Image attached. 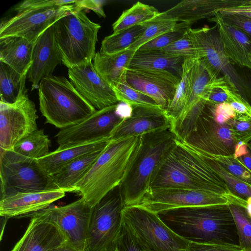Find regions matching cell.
Listing matches in <instances>:
<instances>
[{
	"mask_svg": "<svg viewBox=\"0 0 251 251\" xmlns=\"http://www.w3.org/2000/svg\"><path fill=\"white\" fill-rule=\"evenodd\" d=\"M158 214L174 231L189 241L239 245L228 203L180 208Z\"/></svg>",
	"mask_w": 251,
	"mask_h": 251,
	"instance_id": "obj_1",
	"label": "cell"
},
{
	"mask_svg": "<svg viewBox=\"0 0 251 251\" xmlns=\"http://www.w3.org/2000/svg\"><path fill=\"white\" fill-rule=\"evenodd\" d=\"M176 139L171 128L140 136L136 152L119 185L124 207L139 204L150 192L158 170Z\"/></svg>",
	"mask_w": 251,
	"mask_h": 251,
	"instance_id": "obj_2",
	"label": "cell"
},
{
	"mask_svg": "<svg viewBox=\"0 0 251 251\" xmlns=\"http://www.w3.org/2000/svg\"><path fill=\"white\" fill-rule=\"evenodd\" d=\"M140 136L110 140L75 192L91 208L109 192L119 185L136 152Z\"/></svg>",
	"mask_w": 251,
	"mask_h": 251,
	"instance_id": "obj_3",
	"label": "cell"
},
{
	"mask_svg": "<svg viewBox=\"0 0 251 251\" xmlns=\"http://www.w3.org/2000/svg\"><path fill=\"white\" fill-rule=\"evenodd\" d=\"M210 163L207 155L176 139L158 170L151 189L179 188L214 192Z\"/></svg>",
	"mask_w": 251,
	"mask_h": 251,
	"instance_id": "obj_4",
	"label": "cell"
},
{
	"mask_svg": "<svg viewBox=\"0 0 251 251\" xmlns=\"http://www.w3.org/2000/svg\"><path fill=\"white\" fill-rule=\"evenodd\" d=\"M38 96L40 110L46 123L60 129L80 123L97 110L63 76L44 78Z\"/></svg>",
	"mask_w": 251,
	"mask_h": 251,
	"instance_id": "obj_5",
	"label": "cell"
},
{
	"mask_svg": "<svg viewBox=\"0 0 251 251\" xmlns=\"http://www.w3.org/2000/svg\"><path fill=\"white\" fill-rule=\"evenodd\" d=\"M62 64L68 68L92 62L101 26L92 22L83 10L72 12L53 25Z\"/></svg>",
	"mask_w": 251,
	"mask_h": 251,
	"instance_id": "obj_6",
	"label": "cell"
},
{
	"mask_svg": "<svg viewBox=\"0 0 251 251\" xmlns=\"http://www.w3.org/2000/svg\"><path fill=\"white\" fill-rule=\"evenodd\" d=\"M122 224L150 251H188L189 241L154 213L140 205L124 206Z\"/></svg>",
	"mask_w": 251,
	"mask_h": 251,
	"instance_id": "obj_7",
	"label": "cell"
},
{
	"mask_svg": "<svg viewBox=\"0 0 251 251\" xmlns=\"http://www.w3.org/2000/svg\"><path fill=\"white\" fill-rule=\"evenodd\" d=\"M0 199L20 192L57 189L37 159L0 150Z\"/></svg>",
	"mask_w": 251,
	"mask_h": 251,
	"instance_id": "obj_8",
	"label": "cell"
},
{
	"mask_svg": "<svg viewBox=\"0 0 251 251\" xmlns=\"http://www.w3.org/2000/svg\"><path fill=\"white\" fill-rule=\"evenodd\" d=\"M132 109L130 105L119 102L96 110L76 125L60 129L55 136L58 145L57 150L110 139L112 131L130 116Z\"/></svg>",
	"mask_w": 251,
	"mask_h": 251,
	"instance_id": "obj_9",
	"label": "cell"
},
{
	"mask_svg": "<svg viewBox=\"0 0 251 251\" xmlns=\"http://www.w3.org/2000/svg\"><path fill=\"white\" fill-rule=\"evenodd\" d=\"M78 2L77 0L74 4L53 6L30 5L21 2L16 7L17 14L14 16L1 22L0 38L16 36L34 43L59 19L75 11L83 10Z\"/></svg>",
	"mask_w": 251,
	"mask_h": 251,
	"instance_id": "obj_10",
	"label": "cell"
},
{
	"mask_svg": "<svg viewBox=\"0 0 251 251\" xmlns=\"http://www.w3.org/2000/svg\"><path fill=\"white\" fill-rule=\"evenodd\" d=\"M124 207L119 185L93 208L85 251H111L123 228Z\"/></svg>",
	"mask_w": 251,
	"mask_h": 251,
	"instance_id": "obj_11",
	"label": "cell"
},
{
	"mask_svg": "<svg viewBox=\"0 0 251 251\" xmlns=\"http://www.w3.org/2000/svg\"><path fill=\"white\" fill-rule=\"evenodd\" d=\"M188 32L195 43L200 59L224 76L231 89L244 99L249 92V86L225 54L216 25L189 28Z\"/></svg>",
	"mask_w": 251,
	"mask_h": 251,
	"instance_id": "obj_12",
	"label": "cell"
},
{
	"mask_svg": "<svg viewBox=\"0 0 251 251\" xmlns=\"http://www.w3.org/2000/svg\"><path fill=\"white\" fill-rule=\"evenodd\" d=\"M92 211L80 198L63 206L50 205L23 218L36 216L56 224L77 250L85 251Z\"/></svg>",
	"mask_w": 251,
	"mask_h": 251,
	"instance_id": "obj_13",
	"label": "cell"
},
{
	"mask_svg": "<svg viewBox=\"0 0 251 251\" xmlns=\"http://www.w3.org/2000/svg\"><path fill=\"white\" fill-rule=\"evenodd\" d=\"M217 88L231 89L224 76L202 60L195 59L192 69L187 103L171 128L176 130L182 129L192 123L204 108L212 91Z\"/></svg>",
	"mask_w": 251,
	"mask_h": 251,
	"instance_id": "obj_14",
	"label": "cell"
},
{
	"mask_svg": "<svg viewBox=\"0 0 251 251\" xmlns=\"http://www.w3.org/2000/svg\"><path fill=\"white\" fill-rule=\"evenodd\" d=\"M34 102L28 95L9 104L0 102V149L12 150L20 140L38 129Z\"/></svg>",
	"mask_w": 251,
	"mask_h": 251,
	"instance_id": "obj_15",
	"label": "cell"
},
{
	"mask_svg": "<svg viewBox=\"0 0 251 251\" xmlns=\"http://www.w3.org/2000/svg\"><path fill=\"white\" fill-rule=\"evenodd\" d=\"M228 200L208 191L179 188L151 189L139 204L154 213L185 207L227 204Z\"/></svg>",
	"mask_w": 251,
	"mask_h": 251,
	"instance_id": "obj_16",
	"label": "cell"
},
{
	"mask_svg": "<svg viewBox=\"0 0 251 251\" xmlns=\"http://www.w3.org/2000/svg\"><path fill=\"white\" fill-rule=\"evenodd\" d=\"M126 80L131 87L153 99L165 110L175 96L180 78L167 70L129 68Z\"/></svg>",
	"mask_w": 251,
	"mask_h": 251,
	"instance_id": "obj_17",
	"label": "cell"
},
{
	"mask_svg": "<svg viewBox=\"0 0 251 251\" xmlns=\"http://www.w3.org/2000/svg\"><path fill=\"white\" fill-rule=\"evenodd\" d=\"M70 82L97 110L119 102L113 88L98 73L92 62L68 68Z\"/></svg>",
	"mask_w": 251,
	"mask_h": 251,
	"instance_id": "obj_18",
	"label": "cell"
},
{
	"mask_svg": "<svg viewBox=\"0 0 251 251\" xmlns=\"http://www.w3.org/2000/svg\"><path fill=\"white\" fill-rule=\"evenodd\" d=\"M130 116L112 131L110 139L138 136L171 128L165 110L159 106H132Z\"/></svg>",
	"mask_w": 251,
	"mask_h": 251,
	"instance_id": "obj_19",
	"label": "cell"
},
{
	"mask_svg": "<svg viewBox=\"0 0 251 251\" xmlns=\"http://www.w3.org/2000/svg\"><path fill=\"white\" fill-rule=\"evenodd\" d=\"M32 64L27 73L31 91L38 89L41 81L51 75L57 65L62 64L51 25L42 33L34 43Z\"/></svg>",
	"mask_w": 251,
	"mask_h": 251,
	"instance_id": "obj_20",
	"label": "cell"
},
{
	"mask_svg": "<svg viewBox=\"0 0 251 251\" xmlns=\"http://www.w3.org/2000/svg\"><path fill=\"white\" fill-rule=\"evenodd\" d=\"M22 238L11 251H50L69 241L56 224L32 216Z\"/></svg>",
	"mask_w": 251,
	"mask_h": 251,
	"instance_id": "obj_21",
	"label": "cell"
},
{
	"mask_svg": "<svg viewBox=\"0 0 251 251\" xmlns=\"http://www.w3.org/2000/svg\"><path fill=\"white\" fill-rule=\"evenodd\" d=\"M245 0H184L153 19L166 20L192 25L203 19H210L219 11L239 5Z\"/></svg>",
	"mask_w": 251,
	"mask_h": 251,
	"instance_id": "obj_22",
	"label": "cell"
},
{
	"mask_svg": "<svg viewBox=\"0 0 251 251\" xmlns=\"http://www.w3.org/2000/svg\"><path fill=\"white\" fill-rule=\"evenodd\" d=\"M65 196V192L59 189L17 193L0 199V216L22 218L49 207Z\"/></svg>",
	"mask_w": 251,
	"mask_h": 251,
	"instance_id": "obj_23",
	"label": "cell"
},
{
	"mask_svg": "<svg viewBox=\"0 0 251 251\" xmlns=\"http://www.w3.org/2000/svg\"><path fill=\"white\" fill-rule=\"evenodd\" d=\"M208 20L216 23L223 49L231 61L251 69L249 58L251 38L236 26L225 22L217 13Z\"/></svg>",
	"mask_w": 251,
	"mask_h": 251,
	"instance_id": "obj_24",
	"label": "cell"
},
{
	"mask_svg": "<svg viewBox=\"0 0 251 251\" xmlns=\"http://www.w3.org/2000/svg\"><path fill=\"white\" fill-rule=\"evenodd\" d=\"M34 45L19 36L0 38V62L6 64L21 75H27L32 64Z\"/></svg>",
	"mask_w": 251,
	"mask_h": 251,
	"instance_id": "obj_25",
	"label": "cell"
},
{
	"mask_svg": "<svg viewBox=\"0 0 251 251\" xmlns=\"http://www.w3.org/2000/svg\"><path fill=\"white\" fill-rule=\"evenodd\" d=\"M135 51L127 50L114 54L97 52L93 65L100 75L113 88L126 78L127 70Z\"/></svg>",
	"mask_w": 251,
	"mask_h": 251,
	"instance_id": "obj_26",
	"label": "cell"
},
{
	"mask_svg": "<svg viewBox=\"0 0 251 251\" xmlns=\"http://www.w3.org/2000/svg\"><path fill=\"white\" fill-rule=\"evenodd\" d=\"M104 149L82 156L51 175L56 188L65 193L75 192L76 184L85 176Z\"/></svg>",
	"mask_w": 251,
	"mask_h": 251,
	"instance_id": "obj_27",
	"label": "cell"
},
{
	"mask_svg": "<svg viewBox=\"0 0 251 251\" xmlns=\"http://www.w3.org/2000/svg\"><path fill=\"white\" fill-rule=\"evenodd\" d=\"M110 139L79 145L65 149L56 150L38 160L45 171L51 176L65 165L85 154L104 149Z\"/></svg>",
	"mask_w": 251,
	"mask_h": 251,
	"instance_id": "obj_28",
	"label": "cell"
},
{
	"mask_svg": "<svg viewBox=\"0 0 251 251\" xmlns=\"http://www.w3.org/2000/svg\"><path fill=\"white\" fill-rule=\"evenodd\" d=\"M185 59L161 50H137L132 57L129 68L175 71L180 78Z\"/></svg>",
	"mask_w": 251,
	"mask_h": 251,
	"instance_id": "obj_29",
	"label": "cell"
},
{
	"mask_svg": "<svg viewBox=\"0 0 251 251\" xmlns=\"http://www.w3.org/2000/svg\"><path fill=\"white\" fill-rule=\"evenodd\" d=\"M27 74L21 75L6 64L0 62V102L11 104L27 95Z\"/></svg>",
	"mask_w": 251,
	"mask_h": 251,
	"instance_id": "obj_30",
	"label": "cell"
},
{
	"mask_svg": "<svg viewBox=\"0 0 251 251\" xmlns=\"http://www.w3.org/2000/svg\"><path fill=\"white\" fill-rule=\"evenodd\" d=\"M195 59H185L182 65L180 80L175 96L165 110L172 126L179 119L187 103L190 94L192 69Z\"/></svg>",
	"mask_w": 251,
	"mask_h": 251,
	"instance_id": "obj_31",
	"label": "cell"
},
{
	"mask_svg": "<svg viewBox=\"0 0 251 251\" xmlns=\"http://www.w3.org/2000/svg\"><path fill=\"white\" fill-rule=\"evenodd\" d=\"M160 12L154 6L137 1L123 11L112 25L113 33L142 25L156 17Z\"/></svg>",
	"mask_w": 251,
	"mask_h": 251,
	"instance_id": "obj_32",
	"label": "cell"
},
{
	"mask_svg": "<svg viewBox=\"0 0 251 251\" xmlns=\"http://www.w3.org/2000/svg\"><path fill=\"white\" fill-rule=\"evenodd\" d=\"M146 28L145 24L136 25L105 37L100 51L114 54L125 51L141 36Z\"/></svg>",
	"mask_w": 251,
	"mask_h": 251,
	"instance_id": "obj_33",
	"label": "cell"
},
{
	"mask_svg": "<svg viewBox=\"0 0 251 251\" xmlns=\"http://www.w3.org/2000/svg\"><path fill=\"white\" fill-rule=\"evenodd\" d=\"M50 143L44 130L37 129L19 141L12 150L23 156L39 159L50 152Z\"/></svg>",
	"mask_w": 251,
	"mask_h": 251,
	"instance_id": "obj_34",
	"label": "cell"
},
{
	"mask_svg": "<svg viewBox=\"0 0 251 251\" xmlns=\"http://www.w3.org/2000/svg\"><path fill=\"white\" fill-rule=\"evenodd\" d=\"M228 205L236 226L239 246L243 251H251V217L246 207L235 202H229Z\"/></svg>",
	"mask_w": 251,
	"mask_h": 251,
	"instance_id": "obj_35",
	"label": "cell"
},
{
	"mask_svg": "<svg viewBox=\"0 0 251 251\" xmlns=\"http://www.w3.org/2000/svg\"><path fill=\"white\" fill-rule=\"evenodd\" d=\"M144 24L146 25L145 31L128 50L136 51L146 43L164 33L176 29L180 26L181 23L177 24L170 20L152 19Z\"/></svg>",
	"mask_w": 251,
	"mask_h": 251,
	"instance_id": "obj_36",
	"label": "cell"
},
{
	"mask_svg": "<svg viewBox=\"0 0 251 251\" xmlns=\"http://www.w3.org/2000/svg\"><path fill=\"white\" fill-rule=\"evenodd\" d=\"M113 89L119 102L131 106H159L153 99L131 87L126 78Z\"/></svg>",
	"mask_w": 251,
	"mask_h": 251,
	"instance_id": "obj_37",
	"label": "cell"
},
{
	"mask_svg": "<svg viewBox=\"0 0 251 251\" xmlns=\"http://www.w3.org/2000/svg\"><path fill=\"white\" fill-rule=\"evenodd\" d=\"M192 25L181 23L180 26L175 30L164 33L142 46L137 50L151 51L162 50L179 39L187 32Z\"/></svg>",
	"mask_w": 251,
	"mask_h": 251,
	"instance_id": "obj_38",
	"label": "cell"
},
{
	"mask_svg": "<svg viewBox=\"0 0 251 251\" xmlns=\"http://www.w3.org/2000/svg\"><path fill=\"white\" fill-rule=\"evenodd\" d=\"M161 50L185 59H200L198 50L188 32V29L183 37Z\"/></svg>",
	"mask_w": 251,
	"mask_h": 251,
	"instance_id": "obj_39",
	"label": "cell"
},
{
	"mask_svg": "<svg viewBox=\"0 0 251 251\" xmlns=\"http://www.w3.org/2000/svg\"><path fill=\"white\" fill-rule=\"evenodd\" d=\"M111 251H150L124 226Z\"/></svg>",
	"mask_w": 251,
	"mask_h": 251,
	"instance_id": "obj_40",
	"label": "cell"
},
{
	"mask_svg": "<svg viewBox=\"0 0 251 251\" xmlns=\"http://www.w3.org/2000/svg\"><path fill=\"white\" fill-rule=\"evenodd\" d=\"M188 251H243L239 245L189 241Z\"/></svg>",
	"mask_w": 251,
	"mask_h": 251,
	"instance_id": "obj_41",
	"label": "cell"
},
{
	"mask_svg": "<svg viewBox=\"0 0 251 251\" xmlns=\"http://www.w3.org/2000/svg\"><path fill=\"white\" fill-rule=\"evenodd\" d=\"M218 15L225 22L240 29L251 38V17L237 14Z\"/></svg>",
	"mask_w": 251,
	"mask_h": 251,
	"instance_id": "obj_42",
	"label": "cell"
},
{
	"mask_svg": "<svg viewBox=\"0 0 251 251\" xmlns=\"http://www.w3.org/2000/svg\"><path fill=\"white\" fill-rule=\"evenodd\" d=\"M213 104V103H212ZM214 114L217 123L222 124L235 116V112L228 103L214 104Z\"/></svg>",
	"mask_w": 251,
	"mask_h": 251,
	"instance_id": "obj_43",
	"label": "cell"
},
{
	"mask_svg": "<svg viewBox=\"0 0 251 251\" xmlns=\"http://www.w3.org/2000/svg\"><path fill=\"white\" fill-rule=\"evenodd\" d=\"M223 176L228 183L233 188L236 193L248 199L251 197V188L244 183L241 182L233 176L223 173Z\"/></svg>",
	"mask_w": 251,
	"mask_h": 251,
	"instance_id": "obj_44",
	"label": "cell"
},
{
	"mask_svg": "<svg viewBox=\"0 0 251 251\" xmlns=\"http://www.w3.org/2000/svg\"><path fill=\"white\" fill-rule=\"evenodd\" d=\"M221 14H237L251 17V0H245L242 4L218 12Z\"/></svg>",
	"mask_w": 251,
	"mask_h": 251,
	"instance_id": "obj_45",
	"label": "cell"
},
{
	"mask_svg": "<svg viewBox=\"0 0 251 251\" xmlns=\"http://www.w3.org/2000/svg\"><path fill=\"white\" fill-rule=\"evenodd\" d=\"M104 0H80L79 6L83 10H91L99 16L106 17L102 6Z\"/></svg>",
	"mask_w": 251,
	"mask_h": 251,
	"instance_id": "obj_46",
	"label": "cell"
},
{
	"mask_svg": "<svg viewBox=\"0 0 251 251\" xmlns=\"http://www.w3.org/2000/svg\"><path fill=\"white\" fill-rule=\"evenodd\" d=\"M229 104L234 111L237 113L244 114L249 111L248 103L245 100L232 101Z\"/></svg>",
	"mask_w": 251,
	"mask_h": 251,
	"instance_id": "obj_47",
	"label": "cell"
},
{
	"mask_svg": "<svg viewBox=\"0 0 251 251\" xmlns=\"http://www.w3.org/2000/svg\"><path fill=\"white\" fill-rule=\"evenodd\" d=\"M217 134L219 137L223 140L228 142L232 139L230 130L226 127H221L217 130Z\"/></svg>",
	"mask_w": 251,
	"mask_h": 251,
	"instance_id": "obj_48",
	"label": "cell"
},
{
	"mask_svg": "<svg viewBox=\"0 0 251 251\" xmlns=\"http://www.w3.org/2000/svg\"><path fill=\"white\" fill-rule=\"evenodd\" d=\"M229 171L233 174L238 176H244L245 171L240 166L236 164H229L227 167Z\"/></svg>",
	"mask_w": 251,
	"mask_h": 251,
	"instance_id": "obj_49",
	"label": "cell"
},
{
	"mask_svg": "<svg viewBox=\"0 0 251 251\" xmlns=\"http://www.w3.org/2000/svg\"><path fill=\"white\" fill-rule=\"evenodd\" d=\"M50 251H79L77 250L69 241L63 245L58 247Z\"/></svg>",
	"mask_w": 251,
	"mask_h": 251,
	"instance_id": "obj_50",
	"label": "cell"
},
{
	"mask_svg": "<svg viewBox=\"0 0 251 251\" xmlns=\"http://www.w3.org/2000/svg\"><path fill=\"white\" fill-rule=\"evenodd\" d=\"M247 153V146L244 145L243 142H239L236 147L235 157H237L243 155H246Z\"/></svg>",
	"mask_w": 251,
	"mask_h": 251,
	"instance_id": "obj_51",
	"label": "cell"
},
{
	"mask_svg": "<svg viewBox=\"0 0 251 251\" xmlns=\"http://www.w3.org/2000/svg\"><path fill=\"white\" fill-rule=\"evenodd\" d=\"M250 127V124L247 122L242 121L238 123L236 125V129L240 131H244Z\"/></svg>",
	"mask_w": 251,
	"mask_h": 251,
	"instance_id": "obj_52",
	"label": "cell"
},
{
	"mask_svg": "<svg viewBox=\"0 0 251 251\" xmlns=\"http://www.w3.org/2000/svg\"><path fill=\"white\" fill-rule=\"evenodd\" d=\"M242 160L246 167L251 170V157L250 155L244 156L242 158Z\"/></svg>",
	"mask_w": 251,
	"mask_h": 251,
	"instance_id": "obj_53",
	"label": "cell"
},
{
	"mask_svg": "<svg viewBox=\"0 0 251 251\" xmlns=\"http://www.w3.org/2000/svg\"><path fill=\"white\" fill-rule=\"evenodd\" d=\"M0 217H1L0 223H1V240L3 231L4 230V228L6 224V222L8 221V220L9 219V218L5 217H3V216H0Z\"/></svg>",
	"mask_w": 251,
	"mask_h": 251,
	"instance_id": "obj_54",
	"label": "cell"
},
{
	"mask_svg": "<svg viewBox=\"0 0 251 251\" xmlns=\"http://www.w3.org/2000/svg\"><path fill=\"white\" fill-rule=\"evenodd\" d=\"M246 210L249 215L251 217V197L247 199Z\"/></svg>",
	"mask_w": 251,
	"mask_h": 251,
	"instance_id": "obj_55",
	"label": "cell"
},
{
	"mask_svg": "<svg viewBox=\"0 0 251 251\" xmlns=\"http://www.w3.org/2000/svg\"><path fill=\"white\" fill-rule=\"evenodd\" d=\"M249 58L250 61L251 63V50L249 53Z\"/></svg>",
	"mask_w": 251,
	"mask_h": 251,
	"instance_id": "obj_56",
	"label": "cell"
}]
</instances>
